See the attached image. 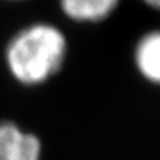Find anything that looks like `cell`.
I'll return each mask as SVG.
<instances>
[{"instance_id":"5","label":"cell","mask_w":160,"mask_h":160,"mask_svg":"<svg viewBox=\"0 0 160 160\" xmlns=\"http://www.w3.org/2000/svg\"><path fill=\"white\" fill-rule=\"evenodd\" d=\"M145 4H148L149 7L156 8V10H160V0H142Z\"/></svg>"},{"instance_id":"3","label":"cell","mask_w":160,"mask_h":160,"mask_svg":"<svg viewBox=\"0 0 160 160\" xmlns=\"http://www.w3.org/2000/svg\"><path fill=\"white\" fill-rule=\"evenodd\" d=\"M133 61L138 72L148 82L160 84V30L149 31L139 39Z\"/></svg>"},{"instance_id":"1","label":"cell","mask_w":160,"mask_h":160,"mask_svg":"<svg viewBox=\"0 0 160 160\" xmlns=\"http://www.w3.org/2000/svg\"><path fill=\"white\" fill-rule=\"evenodd\" d=\"M66 53L65 34L49 22H35L20 30L8 41L6 63L18 83L37 86L61 70Z\"/></svg>"},{"instance_id":"4","label":"cell","mask_w":160,"mask_h":160,"mask_svg":"<svg viewBox=\"0 0 160 160\" xmlns=\"http://www.w3.org/2000/svg\"><path fill=\"white\" fill-rule=\"evenodd\" d=\"M65 16L79 22H100L118 7L119 0H59Z\"/></svg>"},{"instance_id":"2","label":"cell","mask_w":160,"mask_h":160,"mask_svg":"<svg viewBox=\"0 0 160 160\" xmlns=\"http://www.w3.org/2000/svg\"><path fill=\"white\" fill-rule=\"evenodd\" d=\"M38 136L22 131L14 122H0V160H41Z\"/></svg>"}]
</instances>
